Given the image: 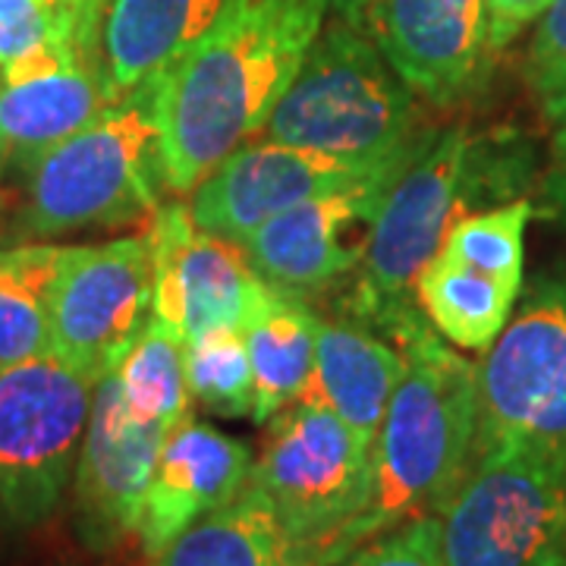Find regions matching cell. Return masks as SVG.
<instances>
[{"label":"cell","instance_id":"cell-21","mask_svg":"<svg viewBox=\"0 0 566 566\" xmlns=\"http://www.w3.org/2000/svg\"><path fill=\"white\" fill-rule=\"evenodd\" d=\"M523 286L491 277L438 249L416 281V303L447 344L485 356L501 337Z\"/></svg>","mask_w":566,"mask_h":566},{"label":"cell","instance_id":"cell-18","mask_svg":"<svg viewBox=\"0 0 566 566\" xmlns=\"http://www.w3.org/2000/svg\"><path fill=\"white\" fill-rule=\"evenodd\" d=\"M400 375L403 353L394 340L353 318H318L315 368L300 400L327 406L375 447Z\"/></svg>","mask_w":566,"mask_h":566},{"label":"cell","instance_id":"cell-25","mask_svg":"<svg viewBox=\"0 0 566 566\" xmlns=\"http://www.w3.org/2000/svg\"><path fill=\"white\" fill-rule=\"evenodd\" d=\"M535 218L532 199L494 205L485 211H469L450 227L441 252L485 271L491 277L526 286V227Z\"/></svg>","mask_w":566,"mask_h":566},{"label":"cell","instance_id":"cell-12","mask_svg":"<svg viewBox=\"0 0 566 566\" xmlns=\"http://www.w3.org/2000/svg\"><path fill=\"white\" fill-rule=\"evenodd\" d=\"M403 164L368 170L312 148L271 139L245 142L189 192L186 205L202 230L243 243L268 218L293 205L359 189L365 182L390 180L400 174Z\"/></svg>","mask_w":566,"mask_h":566},{"label":"cell","instance_id":"cell-14","mask_svg":"<svg viewBox=\"0 0 566 566\" xmlns=\"http://www.w3.org/2000/svg\"><path fill=\"white\" fill-rule=\"evenodd\" d=\"M359 25L419 102L453 107L485 85V0H371Z\"/></svg>","mask_w":566,"mask_h":566},{"label":"cell","instance_id":"cell-26","mask_svg":"<svg viewBox=\"0 0 566 566\" xmlns=\"http://www.w3.org/2000/svg\"><path fill=\"white\" fill-rule=\"evenodd\" d=\"M189 397L214 416L243 419L255 406V378L243 331L223 327L186 344Z\"/></svg>","mask_w":566,"mask_h":566},{"label":"cell","instance_id":"cell-11","mask_svg":"<svg viewBox=\"0 0 566 566\" xmlns=\"http://www.w3.org/2000/svg\"><path fill=\"white\" fill-rule=\"evenodd\" d=\"M148 240L155 262L151 315L186 344L223 327L243 331L274 293L249 264L243 245L202 230L186 202L161 205Z\"/></svg>","mask_w":566,"mask_h":566},{"label":"cell","instance_id":"cell-7","mask_svg":"<svg viewBox=\"0 0 566 566\" xmlns=\"http://www.w3.org/2000/svg\"><path fill=\"white\" fill-rule=\"evenodd\" d=\"M262 453L249 485L277 513L312 566L327 542L346 528L371 494V444L315 400H296L268 419Z\"/></svg>","mask_w":566,"mask_h":566},{"label":"cell","instance_id":"cell-19","mask_svg":"<svg viewBox=\"0 0 566 566\" xmlns=\"http://www.w3.org/2000/svg\"><path fill=\"white\" fill-rule=\"evenodd\" d=\"M223 0H107L98 63L111 102L164 73L202 39Z\"/></svg>","mask_w":566,"mask_h":566},{"label":"cell","instance_id":"cell-8","mask_svg":"<svg viewBox=\"0 0 566 566\" xmlns=\"http://www.w3.org/2000/svg\"><path fill=\"white\" fill-rule=\"evenodd\" d=\"M95 385L54 353L0 368V520L7 526H39L61 506Z\"/></svg>","mask_w":566,"mask_h":566},{"label":"cell","instance_id":"cell-13","mask_svg":"<svg viewBox=\"0 0 566 566\" xmlns=\"http://www.w3.org/2000/svg\"><path fill=\"white\" fill-rule=\"evenodd\" d=\"M167 434L161 424L145 422L126 406L114 371L95 385L92 416L73 469L76 532L88 551L104 554L129 535H139L148 485Z\"/></svg>","mask_w":566,"mask_h":566},{"label":"cell","instance_id":"cell-29","mask_svg":"<svg viewBox=\"0 0 566 566\" xmlns=\"http://www.w3.org/2000/svg\"><path fill=\"white\" fill-rule=\"evenodd\" d=\"M334 566H447L441 516L428 513L349 551Z\"/></svg>","mask_w":566,"mask_h":566},{"label":"cell","instance_id":"cell-30","mask_svg":"<svg viewBox=\"0 0 566 566\" xmlns=\"http://www.w3.org/2000/svg\"><path fill=\"white\" fill-rule=\"evenodd\" d=\"M554 0H485L488 7V44L497 54H504L513 41L528 32L545 17Z\"/></svg>","mask_w":566,"mask_h":566},{"label":"cell","instance_id":"cell-3","mask_svg":"<svg viewBox=\"0 0 566 566\" xmlns=\"http://www.w3.org/2000/svg\"><path fill=\"white\" fill-rule=\"evenodd\" d=\"M394 344L403 353V375L371 447L368 504L327 542L318 566L340 564L349 551L416 516H441L475 460V363L450 349L424 315L406 324Z\"/></svg>","mask_w":566,"mask_h":566},{"label":"cell","instance_id":"cell-27","mask_svg":"<svg viewBox=\"0 0 566 566\" xmlns=\"http://www.w3.org/2000/svg\"><path fill=\"white\" fill-rule=\"evenodd\" d=\"M526 82L547 123H566V0H554L532 25Z\"/></svg>","mask_w":566,"mask_h":566},{"label":"cell","instance_id":"cell-34","mask_svg":"<svg viewBox=\"0 0 566 566\" xmlns=\"http://www.w3.org/2000/svg\"><path fill=\"white\" fill-rule=\"evenodd\" d=\"M0 170H3V145H0Z\"/></svg>","mask_w":566,"mask_h":566},{"label":"cell","instance_id":"cell-24","mask_svg":"<svg viewBox=\"0 0 566 566\" xmlns=\"http://www.w3.org/2000/svg\"><path fill=\"white\" fill-rule=\"evenodd\" d=\"M126 406L164 431H174L189 419V385H186V340L151 315L139 340L129 346L114 368Z\"/></svg>","mask_w":566,"mask_h":566},{"label":"cell","instance_id":"cell-1","mask_svg":"<svg viewBox=\"0 0 566 566\" xmlns=\"http://www.w3.org/2000/svg\"><path fill=\"white\" fill-rule=\"evenodd\" d=\"M331 0H223L180 61L158 73L164 189L189 196L259 136L322 35Z\"/></svg>","mask_w":566,"mask_h":566},{"label":"cell","instance_id":"cell-22","mask_svg":"<svg viewBox=\"0 0 566 566\" xmlns=\"http://www.w3.org/2000/svg\"><path fill=\"white\" fill-rule=\"evenodd\" d=\"M318 318L322 315L308 303L271 293L243 327L255 378V422L274 419L283 406L296 403L305 394L315 368Z\"/></svg>","mask_w":566,"mask_h":566},{"label":"cell","instance_id":"cell-10","mask_svg":"<svg viewBox=\"0 0 566 566\" xmlns=\"http://www.w3.org/2000/svg\"><path fill=\"white\" fill-rule=\"evenodd\" d=\"M155 262L148 237L63 245L51 283V353L102 381L151 322Z\"/></svg>","mask_w":566,"mask_h":566},{"label":"cell","instance_id":"cell-6","mask_svg":"<svg viewBox=\"0 0 566 566\" xmlns=\"http://www.w3.org/2000/svg\"><path fill=\"white\" fill-rule=\"evenodd\" d=\"M441 545L447 566H566V444L475 447Z\"/></svg>","mask_w":566,"mask_h":566},{"label":"cell","instance_id":"cell-28","mask_svg":"<svg viewBox=\"0 0 566 566\" xmlns=\"http://www.w3.org/2000/svg\"><path fill=\"white\" fill-rule=\"evenodd\" d=\"M57 39L76 41L73 0H0V70Z\"/></svg>","mask_w":566,"mask_h":566},{"label":"cell","instance_id":"cell-31","mask_svg":"<svg viewBox=\"0 0 566 566\" xmlns=\"http://www.w3.org/2000/svg\"><path fill=\"white\" fill-rule=\"evenodd\" d=\"M535 214H542L545 221L566 230V123H560L554 145H551V164L538 182Z\"/></svg>","mask_w":566,"mask_h":566},{"label":"cell","instance_id":"cell-2","mask_svg":"<svg viewBox=\"0 0 566 566\" xmlns=\"http://www.w3.org/2000/svg\"><path fill=\"white\" fill-rule=\"evenodd\" d=\"M528 170V155L510 139H488L465 123L424 129L368 221L363 262L346 293V318L394 340L424 315L416 281L450 227L482 202L523 199Z\"/></svg>","mask_w":566,"mask_h":566},{"label":"cell","instance_id":"cell-15","mask_svg":"<svg viewBox=\"0 0 566 566\" xmlns=\"http://www.w3.org/2000/svg\"><path fill=\"white\" fill-rule=\"evenodd\" d=\"M390 182L394 177L286 208L240 243L245 259L274 293L312 305L363 262L365 240L349 243V233L371 221Z\"/></svg>","mask_w":566,"mask_h":566},{"label":"cell","instance_id":"cell-33","mask_svg":"<svg viewBox=\"0 0 566 566\" xmlns=\"http://www.w3.org/2000/svg\"><path fill=\"white\" fill-rule=\"evenodd\" d=\"M368 3H371V0H331V10H334L340 20H349L359 25L363 13L368 10Z\"/></svg>","mask_w":566,"mask_h":566},{"label":"cell","instance_id":"cell-9","mask_svg":"<svg viewBox=\"0 0 566 566\" xmlns=\"http://www.w3.org/2000/svg\"><path fill=\"white\" fill-rule=\"evenodd\" d=\"M479 441L566 444V268L520 293L501 337L475 363Z\"/></svg>","mask_w":566,"mask_h":566},{"label":"cell","instance_id":"cell-16","mask_svg":"<svg viewBox=\"0 0 566 566\" xmlns=\"http://www.w3.org/2000/svg\"><path fill=\"white\" fill-rule=\"evenodd\" d=\"M111 102L102 66L73 39H57L0 70L3 164L35 167L51 148L76 136Z\"/></svg>","mask_w":566,"mask_h":566},{"label":"cell","instance_id":"cell-5","mask_svg":"<svg viewBox=\"0 0 566 566\" xmlns=\"http://www.w3.org/2000/svg\"><path fill=\"white\" fill-rule=\"evenodd\" d=\"M158 139V76H151L29 167L22 214L29 237L155 214L164 186Z\"/></svg>","mask_w":566,"mask_h":566},{"label":"cell","instance_id":"cell-32","mask_svg":"<svg viewBox=\"0 0 566 566\" xmlns=\"http://www.w3.org/2000/svg\"><path fill=\"white\" fill-rule=\"evenodd\" d=\"M107 0H73V20H76V41L85 54L98 61V32ZM102 66V63H98Z\"/></svg>","mask_w":566,"mask_h":566},{"label":"cell","instance_id":"cell-17","mask_svg":"<svg viewBox=\"0 0 566 566\" xmlns=\"http://www.w3.org/2000/svg\"><path fill=\"white\" fill-rule=\"evenodd\" d=\"M252 453L243 441L205 422L186 419L164 438L155 465L139 542L145 557H158L208 513L237 501L252 475Z\"/></svg>","mask_w":566,"mask_h":566},{"label":"cell","instance_id":"cell-23","mask_svg":"<svg viewBox=\"0 0 566 566\" xmlns=\"http://www.w3.org/2000/svg\"><path fill=\"white\" fill-rule=\"evenodd\" d=\"M63 245L0 252V368L51 353L48 300Z\"/></svg>","mask_w":566,"mask_h":566},{"label":"cell","instance_id":"cell-20","mask_svg":"<svg viewBox=\"0 0 566 566\" xmlns=\"http://www.w3.org/2000/svg\"><path fill=\"white\" fill-rule=\"evenodd\" d=\"M155 566H312L277 513L252 485L237 501L208 513L155 557Z\"/></svg>","mask_w":566,"mask_h":566},{"label":"cell","instance_id":"cell-4","mask_svg":"<svg viewBox=\"0 0 566 566\" xmlns=\"http://www.w3.org/2000/svg\"><path fill=\"white\" fill-rule=\"evenodd\" d=\"M264 139L378 170L409 158L424 136L419 95L363 25H324L296 80L264 123Z\"/></svg>","mask_w":566,"mask_h":566}]
</instances>
